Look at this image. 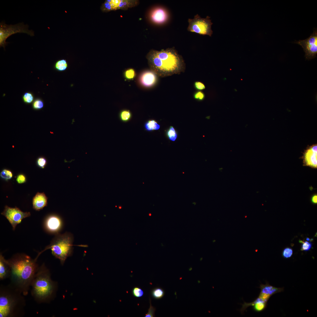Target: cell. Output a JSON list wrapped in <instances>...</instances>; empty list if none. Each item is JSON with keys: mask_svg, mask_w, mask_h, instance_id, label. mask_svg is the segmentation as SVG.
Returning a JSON list of instances; mask_svg holds the SVG:
<instances>
[{"mask_svg": "<svg viewBox=\"0 0 317 317\" xmlns=\"http://www.w3.org/2000/svg\"><path fill=\"white\" fill-rule=\"evenodd\" d=\"M11 267L10 285L24 296L28 294L32 280L39 267L36 260L23 253L8 260Z\"/></svg>", "mask_w": 317, "mask_h": 317, "instance_id": "obj_1", "label": "cell"}, {"mask_svg": "<svg viewBox=\"0 0 317 317\" xmlns=\"http://www.w3.org/2000/svg\"><path fill=\"white\" fill-rule=\"evenodd\" d=\"M146 58L151 70L160 77L179 74L185 70L183 58L173 47L160 50H151Z\"/></svg>", "mask_w": 317, "mask_h": 317, "instance_id": "obj_2", "label": "cell"}, {"mask_svg": "<svg viewBox=\"0 0 317 317\" xmlns=\"http://www.w3.org/2000/svg\"><path fill=\"white\" fill-rule=\"evenodd\" d=\"M31 293L38 303H48L53 299L56 288L49 270L44 264L39 267L31 281Z\"/></svg>", "mask_w": 317, "mask_h": 317, "instance_id": "obj_3", "label": "cell"}, {"mask_svg": "<svg viewBox=\"0 0 317 317\" xmlns=\"http://www.w3.org/2000/svg\"><path fill=\"white\" fill-rule=\"evenodd\" d=\"M23 294L11 286L1 285L0 288V317L23 316L26 305Z\"/></svg>", "mask_w": 317, "mask_h": 317, "instance_id": "obj_4", "label": "cell"}, {"mask_svg": "<svg viewBox=\"0 0 317 317\" xmlns=\"http://www.w3.org/2000/svg\"><path fill=\"white\" fill-rule=\"evenodd\" d=\"M73 237L69 232L58 234L51 241L50 244L40 252L35 259L37 260L39 256L45 251L50 249L53 255L58 259L62 265L67 258L70 256L73 250Z\"/></svg>", "mask_w": 317, "mask_h": 317, "instance_id": "obj_5", "label": "cell"}, {"mask_svg": "<svg viewBox=\"0 0 317 317\" xmlns=\"http://www.w3.org/2000/svg\"><path fill=\"white\" fill-rule=\"evenodd\" d=\"M210 18V17L208 16L205 18H201L198 14L195 16L193 18H189L188 31L211 36L213 33L211 29L213 23Z\"/></svg>", "mask_w": 317, "mask_h": 317, "instance_id": "obj_6", "label": "cell"}, {"mask_svg": "<svg viewBox=\"0 0 317 317\" xmlns=\"http://www.w3.org/2000/svg\"><path fill=\"white\" fill-rule=\"evenodd\" d=\"M27 25H25L23 23L14 25H8L3 22L0 23V46L4 48L8 42L6 40L11 35L16 33H25L31 36H33L34 32L29 30Z\"/></svg>", "mask_w": 317, "mask_h": 317, "instance_id": "obj_7", "label": "cell"}, {"mask_svg": "<svg viewBox=\"0 0 317 317\" xmlns=\"http://www.w3.org/2000/svg\"><path fill=\"white\" fill-rule=\"evenodd\" d=\"M294 42L302 47L305 53L306 59L310 60L315 58L317 53V28H314L313 33L308 38Z\"/></svg>", "mask_w": 317, "mask_h": 317, "instance_id": "obj_8", "label": "cell"}, {"mask_svg": "<svg viewBox=\"0 0 317 317\" xmlns=\"http://www.w3.org/2000/svg\"><path fill=\"white\" fill-rule=\"evenodd\" d=\"M1 214L8 220L13 230H15L17 225L20 223L23 219L31 215L30 212H23L16 207L13 208L7 205L5 206Z\"/></svg>", "mask_w": 317, "mask_h": 317, "instance_id": "obj_9", "label": "cell"}, {"mask_svg": "<svg viewBox=\"0 0 317 317\" xmlns=\"http://www.w3.org/2000/svg\"><path fill=\"white\" fill-rule=\"evenodd\" d=\"M138 3V1L132 0H107L102 4V10L107 12L119 9H127Z\"/></svg>", "mask_w": 317, "mask_h": 317, "instance_id": "obj_10", "label": "cell"}, {"mask_svg": "<svg viewBox=\"0 0 317 317\" xmlns=\"http://www.w3.org/2000/svg\"><path fill=\"white\" fill-rule=\"evenodd\" d=\"M44 226L48 232L56 235L59 233V232L62 229L63 222L60 216L56 215H51L45 219Z\"/></svg>", "mask_w": 317, "mask_h": 317, "instance_id": "obj_11", "label": "cell"}, {"mask_svg": "<svg viewBox=\"0 0 317 317\" xmlns=\"http://www.w3.org/2000/svg\"><path fill=\"white\" fill-rule=\"evenodd\" d=\"M304 166L313 168L317 167V145L309 146L305 150L303 156Z\"/></svg>", "mask_w": 317, "mask_h": 317, "instance_id": "obj_12", "label": "cell"}, {"mask_svg": "<svg viewBox=\"0 0 317 317\" xmlns=\"http://www.w3.org/2000/svg\"><path fill=\"white\" fill-rule=\"evenodd\" d=\"M157 75L152 70H146L142 72L139 77V82L142 86L149 88L154 86L157 81Z\"/></svg>", "mask_w": 317, "mask_h": 317, "instance_id": "obj_13", "label": "cell"}, {"mask_svg": "<svg viewBox=\"0 0 317 317\" xmlns=\"http://www.w3.org/2000/svg\"><path fill=\"white\" fill-rule=\"evenodd\" d=\"M150 17L151 21L155 23L161 24L166 22L169 19L168 13L164 8L157 7L151 12Z\"/></svg>", "mask_w": 317, "mask_h": 317, "instance_id": "obj_14", "label": "cell"}, {"mask_svg": "<svg viewBox=\"0 0 317 317\" xmlns=\"http://www.w3.org/2000/svg\"><path fill=\"white\" fill-rule=\"evenodd\" d=\"M259 288L261 291L258 296L267 302L272 295L284 291V288L275 287L267 282L265 284H261Z\"/></svg>", "mask_w": 317, "mask_h": 317, "instance_id": "obj_15", "label": "cell"}, {"mask_svg": "<svg viewBox=\"0 0 317 317\" xmlns=\"http://www.w3.org/2000/svg\"><path fill=\"white\" fill-rule=\"evenodd\" d=\"M267 301L262 298L258 296L255 300L250 303H247L244 302L242 304V307L240 310V311L242 314H243L245 310L248 307L252 306L253 310L257 312H260L264 310L266 308Z\"/></svg>", "mask_w": 317, "mask_h": 317, "instance_id": "obj_16", "label": "cell"}, {"mask_svg": "<svg viewBox=\"0 0 317 317\" xmlns=\"http://www.w3.org/2000/svg\"><path fill=\"white\" fill-rule=\"evenodd\" d=\"M48 198L44 193H37L33 199V208L39 211L46 206Z\"/></svg>", "mask_w": 317, "mask_h": 317, "instance_id": "obj_17", "label": "cell"}, {"mask_svg": "<svg viewBox=\"0 0 317 317\" xmlns=\"http://www.w3.org/2000/svg\"><path fill=\"white\" fill-rule=\"evenodd\" d=\"M11 267L8 260L6 259L1 253L0 254V279L3 280L10 277Z\"/></svg>", "mask_w": 317, "mask_h": 317, "instance_id": "obj_18", "label": "cell"}, {"mask_svg": "<svg viewBox=\"0 0 317 317\" xmlns=\"http://www.w3.org/2000/svg\"><path fill=\"white\" fill-rule=\"evenodd\" d=\"M68 63L64 59H60L55 63L54 68L56 70L60 72L65 71L68 67Z\"/></svg>", "mask_w": 317, "mask_h": 317, "instance_id": "obj_19", "label": "cell"}, {"mask_svg": "<svg viewBox=\"0 0 317 317\" xmlns=\"http://www.w3.org/2000/svg\"><path fill=\"white\" fill-rule=\"evenodd\" d=\"M144 127L146 130L151 131L158 130L160 128V126L155 120L151 119L145 123Z\"/></svg>", "mask_w": 317, "mask_h": 317, "instance_id": "obj_20", "label": "cell"}, {"mask_svg": "<svg viewBox=\"0 0 317 317\" xmlns=\"http://www.w3.org/2000/svg\"><path fill=\"white\" fill-rule=\"evenodd\" d=\"M164 290L160 287H156L152 290L151 294L152 297L156 299L162 298L164 295Z\"/></svg>", "mask_w": 317, "mask_h": 317, "instance_id": "obj_21", "label": "cell"}, {"mask_svg": "<svg viewBox=\"0 0 317 317\" xmlns=\"http://www.w3.org/2000/svg\"><path fill=\"white\" fill-rule=\"evenodd\" d=\"M166 134L169 139L173 141H175L177 137V132L173 126H171L167 130Z\"/></svg>", "mask_w": 317, "mask_h": 317, "instance_id": "obj_22", "label": "cell"}, {"mask_svg": "<svg viewBox=\"0 0 317 317\" xmlns=\"http://www.w3.org/2000/svg\"><path fill=\"white\" fill-rule=\"evenodd\" d=\"M131 113L128 110H122L119 114L120 118L123 122L128 121L131 119Z\"/></svg>", "mask_w": 317, "mask_h": 317, "instance_id": "obj_23", "label": "cell"}, {"mask_svg": "<svg viewBox=\"0 0 317 317\" xmlns=\"http://www.w3.org/2000/svg\"><path fill=\"white\" fill-rule=\"evenodd\" d=\"M125 78L127 80H133L135 77L136 73L135 70L132 68H129L125 70L124 72Z\"/></svg>", "mask_w": 317, "mask_h": 317, "instance_id": "obj_24", "label": "cell"}, {"mask_svg": "<svg viewBox=\"0 0 317 317\" xmlns=\"http://www.w3.org/2000/svg\"><path fill=\"white\" fill-rule=\"evenodd\" d=\"M34 97L33 94L30 92L25 93L22 96V100L23 102L27 104H29L33 101Z\"/></svg>", "mask_w": 317, "mask_h": 317, "instance_id": "obj_25", "label": "cell"}, {"mask_svg": "<svg viewBox=\"0 0 317 317\" xmlns=\"http://www.w3.org/2000/svg\"><path fill=\"white\" fill-rule=\"evenodd\" d=\"M32 106L34 110H38L41 109L44 106L43 102L40 98H36L33 101Z\"/></svg>", "mask_w": 317, "mask_h": 317, "instance_id": "obj_26", "label": "cell"}, {"mask_svg": "<svg viewBox=\"0 0 317 317\" xmlns=\"http://www.w3.org/2000/svg\"><path fill=\"white\" fill-rule=\"evenodd\" d=\"M1 177L6 180L11 179L13 177V173L11 171L7 169H4L0 173Z\"/></svg>", "mask_w": 317, "mask_h": 317, "instance_id": "obj_27", "label": "cell"}, {"mask_svg": "<svg viewBox=\"0 0 317 317\" xmlns=\"http://www.w3.org/2000/svg\"><path fill=\"white\" fill-rule=\"evenodd\" d=\"M299 242L301 243V250L307 251L310 250L312 246V243L311 242L306 241L305 242L299 240Z\"/></svg>", "mask_w": 317, "mask_h": 317, "instance_id": "obj_28", "label": "cell"}, {"mask_svg": "<svg viewBox=\"0 0 317 317\" xmlns=\"http://www.w3.org/2000/svg\"><path fill=\"white\" fill-rule=\"evenodd\" d=\"M132 293L133 296L136 298L141 297L144 294L143 290L138 287H134L132 290Z\"/></svg>", "mask_w": 317, "mask_h": 317, "instance_id": "obj_29", "label": "cell"}, {"mask_svg": "<svg viewBox=\"0 0 317 317\" xmlns=\"http://www.w3.org/2000/svg\"><path fill=\"white\" fill-rule=\"evenodd\" d=\"M293 253V249L290 247H287L283 249L282 252V255L284 258L288 259L291 257Z\"/></svg>", "mask_w": 317, "mask_h": 317, "instance_id": "obj_30", "label": "cell"}, {"mask_svg": "<svg viewBox=\"0 0 317 317\" xmlns=\"http://www.w3.org/2000/svg\"><path fill=\"white\" fill-rule=\"evenodd\" d=\"M36 163L39 167L43 168L46 165L47 160L44 157H40L37 159Z\"/></svg>", "mask_w": 317, "mask_h": 317, "instance_id": "obj_31", "label": "cell"}, {"mask_svg": "<svg viewBox=\"0 0 317 317\" xmlns=\"http://www.w3.org/2000/svg\"><path fill=\"white\" fill-rule=\"evenodd\" d=\"M150 306L148 310V312L146 314L145 317H153L154 316L156 309L151 305V300L150 299Z\"/></svg>", "mask_w": 317, "mask_h": 317, "instance_id": "obj_32", "label": "cell"}, {"mask_svg": "<svg viewBox=\"0 0 317 317\" xmlns=\"http://www.w3.org/2000/svg\"><path fill=\"white\" fill-rule=\"evenodd\" d=\"M193 97L196 100L202 101L204 99L205 95L204 93L202 92L198 91L194 93Z\"/></svg>", "mask_w": 317, "mask_h": 317, "instance_id": "obj_33", "label": "cell"}, {"mask_svg": "<svg viewBox=\"0 0 317 317\" xmlns=\"http://www.w3.org/2000/svg\"><path fill=\"white\" fill-rule=\"evenodd\" d=\"M16 181L18 184L24 183L26 181V177L22 174H19L17 176Z\"/></svg>", "mask_w": 317, "mask_h": 317, "instance_id": "obj_34", "label": "cell"}, {"mask_svg": "<svg viewBox=\"0 0 317 317\" xmlns=\"http://www.w3.org/2000/svg\"><path fill=\"white\" fill-rule=\"evenodd\" d=\"M194 86L195 88L198 91L202 90L205 88L204 85L199 81L195 82L194 83Z\"/></svg>", "mask_w": 317, "mask_h": 317, "instance_id": "obj_35", "label": "cell"}, {"mask_svg": "<svg viewBox=\"0 0 317 317\" xmlns=\"http://www.w3.org/2000/svg\"><path fill=\"white\" fill-rule=\"evenodd\" d=\"M311 202L314 204H316L317 203V195H313L311 198Z\"/></svg>", "mask_w": 317, "mask_h": 317, "instance_id": "obj_36", "label": "cell"}, {"mask_svg": "<svg viewBox=\"0 0 317 317\" xmlns=\"http://www.w3.org/2000/svg\"><path fill=\"white\" fill-rule=\"evenodd\" d=\"M306 240H307V241H310V239H309V238H308V237H307V238H306Z\"/></svg>", "mask_w": 317, "mask_h": 317, "instance_id": "obj_37", "label": "cell"}]
</instances>
